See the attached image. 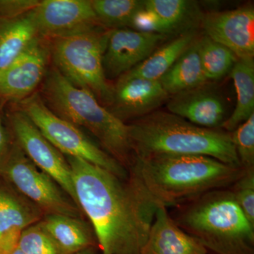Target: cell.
I'll return each mask as SVG.
<instances>
[{
    "label": "cell",
    "mask_w": 254,
    "mask_h": 254,
    "mask_svg": "<svg viewBox=\"0 0 254 254\" xmlns=\"http://www.w3.org/2000/svg\"><path fill=\"white\" fill-rule=\"evenodd\" d=\"M246 169L203 155L133 157L127 180L155 208L175 206L198 195L228 188Z\"/></svg>",
    "instance_id": "obj_2"
},
{
    "label": "cell",
    "mask_w": 254,
    "mask_h": 254,
    "mask_svg": "<svg viewBox=\"0 0 254 254\" xmlns=\"http://www.w3.org/2000/svg\"><path fill=\"white\" fill-rule=\"evenodd\" d=\"M175 223L215 254H254V226L228 188L206 192L175 205Z\"/></svg>",
    "instance_id": "obj_4"
},
{
    "label": "cell",
    "mask_w": 254,
    "mask_h": 254,
    "mask_svg": "<svg viewBox=\"0 0 254 254\" xmlns=\"http://www.w3.org/2000/svg\"><path fill=\"white\" fill-rule=\"evenodd\" d=\"M0 178L39 209L43 215L82 218L83 213L49 175L37 168L13 139Z\"/></svg>",
    "instance_id": "obj_8"
},
{
    "label": "cell",
    "mask_w": 254,
    "mask_h": 254,
    "mask_svg": "<svg viewBox=\"0 0 254 254\" xmlns=\"http://www.w3.org/2000/svg\"><path fill=\"white\" fill-rule=\"evenodd\" d=\"M40 36L54 38L98 27L91 1L43 0L33 10Z\"/></svg>",
    "instance_id": "obj_10"
},
{
    "label": "cell",
    "mask_w": 254,
    "mask_h": 254,
    "mask_svg": "<svg viewBox=\"0 0 254 254\" xmlns=\"http://www.w3.org/2000/svg\"><path fill=\"white\" fill-rule=\"evenodd\" d=\"M200 37L179 58L171 68L159 79L170 96L206 84L200 62Z\"/></svg>",
    "instance_id": "obj_19"
},
{
    "label": "cell",
    "mask_w": 254,
    "mask_h": 254,
    "mask_svg": "<svg viewBox=\"0 0 254 254\" xmlns=\"http://www.w3.org/2000/svg\"><path fill=\"white\" fill-rule=\"evenodd\" d=\"M170 97L159 81L123 74L113 86L108 110L126 123L156 111Z\"/></svg>",
    "instance_id": "obj_13"
},
{
    "label": "cell",
    "mask_w": 254,
    "mask_h": 254,
    "mask_svg": "<svg viewBox=\"0 0 254 254\" xmlns=\"http://www.w3.org/2000/svg\"><path fill=\"white\" fill-rule=\"evenodd\" d=\"M127 125L133 156L203 155L241 166L230 132L197 126L160 110Z\"/></svg>",
    "instance_id": "obj_3"
},
{
    "label": "cell",
    "mask_w": 254,
    "mask_h": 254,
    "mask_svg": "<svg viewBox=\"0 0 254 254\" xmlns=\"http://www.w3.org/2000/svg\"><path fill=\"white\" fill-rule=\"evenodd\" d=\"M109 30L96 27L60 38L52 42L51 52L57 69L75 86L91 92L102 105L109 106L113 86L105 77L103 55Z\"/></svg>",
    "instance_id": "obj_6"
},
{
    "label": "cell",
    "mask_w": 254,
    "mask_h": 254,
    "mask_svg": "<svg viewBox=\"0 0 254 254\" xmlns=\"http://www.w3.org/2000/svg\"><path fill=\"white\" fill-rule=\"evenodd\" d=\"M144 6L168 23L175 31L191 30L190 21L195 16L194 1L188 0H145Z\"/></svg>",
    "instance_id": "obj_25"
},
{
    "label": "cell",
    "mask_w": 254,
    "mask_h": 254,
    "mask_svg": "<svg viewBox=\"0 0 254 254\" xmlns=\"http://www.w3.org/2000/svg\"><path fill=\"white\" fill-rule=\"evenodd\" d=\"M38 224L66 254H75L94 246L91 229L81 218L46 215Z\"/></svg>",
    "instance_id": "obj_20"
},
{
    "label": "cell",
    "mask_w": 254,
    "mask_h": 254,
    "mask_svg": "<svg viewBox=\"0 0 254 254\" xmlns=\"http://www.w3.org/2000/svg\"><path fill=\"white\" fill-rule=\"evenodd\" d=\"M50 50L40 38L0 73V101H18L28 98L46 73Z\"/></svg>",
    "instance_id": "obj_14"
},
{
    "label": "cell",
    "mask_w": 254,
    "mask_h": 254,
    "mask_svg": "<svg viewBox=\"0 0 254 254\" xmlns=\"http://www.w3.org/2000/svg\"><path fill=\"white\" fill-rule=\"evenodd\" d=\"M38 0H0V17L14 18L24 16L39 4Z\"/></svg>",
    "instance_id": "obj_30"
},
{
    "label": "cell",
    "mask_w": 254,
    "mask_h": 254,
    "mask_svg": "<svg viewBox=\"0 0 254 254\" xmlns=\"http://www.w3.org/2000/svg\"><path fill=\"white\" fill-rule=\"evenodd\" d=\"M98 22L110 29L128 28L133 16L142 6V0L91 1Z\"/></svg>",
    "instance_id": "obj_24"
},
{
    "label": "cell",
    "mask_w": 254,
    "mask_h": 254,
    "mask_svg": "<svg viewBox=\"0 0 254 254\" xmlns=\"http://www.w3.org/2000/svg\"><path fill=\"white\" fill-rule=\"evenodd\" d=\"M43 216L39 209L0 178V254L16 250L23 230Z\"/></svg>",
    "instance_id": "obj_15"
},
{
    "label": "cell",
    "mask_w": 254,
    "mask_h": 254,
    "mask_svg": "<svg viewBox=\"0 0 254 254\" xmlns=\"http://www.w3.org/2000/svg\"><path fill=\"white\" fill-rule=\"evenodd\" d=\"M229 189L245 216L254 226V168L246 169L245 173Z\"/></svg>",
    "instance_id": "obj_28"
},
{
    "label": "cell",
    "mask_w": 254,
    "mask_h": 254,
    "mask_svg": "<svg viewBox=\"0 0 254 254\" xmlns=\"http://www.w3.org/2000/svg\"><path fill=\"white\" fill-rule=\"evenodd\" d=\"M21 110L63 155L76 157L127 180L128 173L77 127L53 113L38 95L21 101Z\"/></svg>",
    "instance_id": "obj_7"
},
{
    "label": "cell",
    "mask_w": 254,
    "mask_h": 254,
    "mask_svg": "<svg viewBox=\"0 0 254 254\" xmlns=\"http://www.w3.org/2000/svg\"><path fill=\"white\" fill-rule=\"evenodd\" d=\"M167 106L169 113L204 128L221 127L226 120L222 97L206 84L173 95Z\"/></svg>",
    "instance_id": "obj_16"
},
{
    "label": "cell",
    "mask_w": 254,
    "mask_h": 254,
    "mask_svg": "<svg viewBox=\"0 0 254 254\" xmlns=\"http://www.w3.org/2000/svg\"><path fill=\"white\" fill-rule=\"evenodd\" d=\"M200 21L205 36L231 50L239 60L254 59V9L252 5L207 13Z\"/></svg>",
    "instance_id": "obj_12"
},
{
    "label": "cell",
    "mask_w": 254,
    "mask_h": 254,
    "mask_svg": "<svg viewBox=\"0 0 254 254\" xmlns=\"http://www.w3.org/2000/svg\"><path fill=\"white\" fill-rule=\"evenodd\" d=\"M128 28L148 33L170 35L175 33V29L164 21L158 15L145 7L144 2L141 9L132 18Z\"/></svg>",
    "instance_id": "obj_29"
},
{
    "label": "cell",
    "mask_w": 254,
    "mask_h": 254,
    "mask_svg": "<svg viewBox=\"0 0 254 254\" xmlns=\"http://www.w3.org/2000/svg\"><path fill=\"white\" fill-rule=\"evenodd\" d=\"M73 254H93L92 248L87 249V250L81 251V252H76Z\"/></svg>",
    "instance_id": "obj_32"
},
{
    "label": "cell",
    "mask_w": 254,
    "mask_h": 254,
    "mask_svg": "<svg viewBox=\"0 0 254 254\" xmlns=\"http://www.w3.org/2000/svg\"><path fill=\"white\" fill-rule=\"evenodd\" d=\"M7 121L13 139L23 153L37 168L57 182L80 210L71 168L65 156L48 141L21 110L10 112Z\"/></svg>",
    "instance_id": "obj_9"
},
{
    "label": "cell",
    "mask_w": 254,
    "mask_h": 254,
    "mask_svg": "<svg viewBox=\"0 0 254 254\" xmlns=\"http://www.w3.org/2000/svg\"><path fill=\"white\" fill-rule=\"evenodd\" d=\"M169 36L123 28L109 30L103 55L105 77L114 78L148 58Z\"/></svg>",
    "instance_id": "obj_11"
},
{
    "label": "cell",
    "mask_w": 254,
    "mask_h": 254,
    "mask_svg": "<svg viewBox=\"0 0 254 254\" xmlns=\"http://www.w3.org/2000/svg\"><path fill=\"white\" fill-rule=\"evenodd\" d=\"M39 37L33 11L17 18L0 17V73Z\"/></svg>",
    "instance_id": "obj_18"
},
{
    "label": "cell",
    "mask_w": 254,
    "mask_h": 254,
    "mask_svg": "<svg viewBox=\"0 0 254 254\" xmlns=\"http://www.w3.org/2000/svg\"><path fill=\"white\" fill-rule=\"evenodd\" d=\"M198 37L194 29L182 32L176 38L159 46L144 61L125 74L159 81Z\"/></svg>",
    "instance_id": "obj_21"
},
{
    "label": "cell",
    "mask_w": 254,
    "mask_h": 254,
    "mask_svg": "<svg viewBox=\"0 0 254 254\" xmlns=\"http://www.w3.org/2000/svg\"><path fill=\"white\" fill-rule=\"evenodd\" d=\"M237 93V104L221 127L232 132L254 114V60H238L230 73Z\"/></svg>",
    "instance_id": "obj_22"
},
{
    "label": "cell",
    "mask_w": 254,
    "mask_h": 254,
    "mask_svg": "<svg viewBox=\"0 0 254 254\" xmlns=\"http://www.w3.org/2000/svg\"><path fill=\"white\" fill-rule=\"evenodd\" d=\"M199 52L202 68L208 81L225 77L239 60L231 50L205 35L200 37Z\"/></svg>",
    "instance_id": "obj_23"
},
{
    "label": "cell",
    "mask_w": 254,
    "mask_h": 254,
    "mask_svg": "<svg viewBox=\"0 0 254 254\" xmlns=\"http://www.w3.org/2000/svg\"><path fill=\"white\" fill-rule=\"evenodd\" d=\"M12 142V136L6 123L2 107L0 104V168L7 157Z\"/></svg>",
    "instance_id": "obj_31"
},
{
    "label": "cell",
    "mask_w": 254,
    "mask_h": 254,
    "mask_svg": "<svg viewBox=\"0 0 254 254\" xmlns=\"http://www.w3.org/2000/svg\"><path fill=\"white\" fill-rule=\"evenodd\" d=\"M207 254L206 248L175 223L167 208H157L141 254Z\"/></svg>",
    "instance_id": "obj_17"
},
{
    "label": "cell",
    "mask_w": 254,
    "mask_h": 254,
    "mask_svg": "<svg viewBox=\"0 0 254 254\" xmlns=\"http://www.w3.org/2000/svg\"><path fill=\"white\" fill-rule=\"evenodd\" d=\"M230 133L241 166L254 168V114Z\"/></svg>",
    "instance_id": "obj_27"
},
{
    "label": "cell",
    "mask_w": 254,
    "mask_h": 254,
    "mask_svg": "<svg viewBox=\"0 0 254 254\" xmlns=\"http://www.w3.org/2000/svg\"><path fill=\"white\" fill-rule=\"evenodd\" d=\"M78 206L88 217L102 254H141L157 208L128 180L76 157L65 155Z\"/></svg>",
    "instance_id": "obj_1"
},
{
    "label": "cell",
    "mask_w": 254,
    "mask_h": 254,
    "mask_svg": "<svg viewBox=\"0 0 254 254\" xmlns=\"http://www.w3.org/2000/svg\"><path fill=\"white\" fill-rule=\"evenodd\" d=\"M18 248L24 254H68L40 226L38 222L23 230Z\"/></svg>",
    "instance_id": "obj_26"
},
{
    "label": "cell",
    "mask_w": 254,
    "mask_h": 254,
    "mask_svg": "<svg viewBox=\"0 0 254 254\" xmlns=\"http://www.w3.org/2000/svg\"><path fill=\"white\" fill-rule=\"evenodd\" d=\"M24 254L22 252H21V250H19V249L18 248H16V250H14V251H13L12 252H11V254Z\"/></svg>",
    "instance_id": "obj_33"
},
{
    "label": "cell",
    "mask_w": 254,
    "mask_h": 254,
    "mask_svg": "<svg viewBox=\"0 0 254 254\" xmlns=\"http://www.w3.org/2000/svg\"><path fill=\"white\" fill-rule=\"evenodd\" d=\"M43 95L53 113L91 132L105 151L128 171L133 151L127 124L110 113L91 92L68 81L57 68L47 76Z\"/></svg>",
    "instance_id": "obj_5"
}]
</instances>
